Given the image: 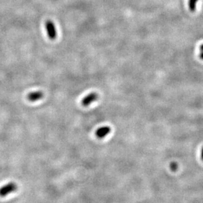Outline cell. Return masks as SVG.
I'll use <instances>...</instances> for the list:
<instances>
[{
  "instance_id": "cell-1",
  "label": "cell",
  "mask_w": 203,
  "mask_h": 203,
  "mask_svg": "<svg viewBox=\"0 0 203 203\" xmlns=\"http://www.w3.org/2000/svg\"><path fill=\"white\" fill-rule=\"evenodd\" d=\"M17 186L15 183H9L0 188V197H6L9 194L17 190Z\"/></svg>"
},
{
  "instance_id": "cell-2",
  "label": "cell",
  "mask_w": 203,
  "mask_h": 203,
  "mask_svg": "<svg viewBox=\"0 0 203 203\" xmlns=\"http://www.w3.org/2000/svg\"><path fill=\"white\" fill-rule=\"evenodd\" d=\"M46 29L50 40H55L57 37V31L54 23L52 21L48 20L46 22Z\"/></svg>"
},
{
  "instance_id": "cell-3",
  "label": "cell",
  "mask_w": 203,
  "mask_h": 203,
  "mask_svg": "<svg viewBox=\"0 0 203 203\" xmlns=\"http://www.w3.org/2000/svg\"><path fill=\"white\" fill-rule=\"evenodd\" d=\"M98 98V94L95 93V92H92V93L88 94L87 96H85V98L83 99L82 102H81V104H82L83 106L87 107L89 106L90 104H91L92 102H94V101H96Z\"/></svg>"
},
{
  "instance_id": "cell-4",
  "label": "cell",
  "mask_w": 203,
  "mask_h": 203,
  "mask_svg": "<svg viewBox=\"0 0 203 203\" xmlns=\"http://www.w3.org/2000/svg\"><path fill=\"white\" fill-rule=\"evenodd\" d=\"M111 131V128L108 126H104L97 129L96 131V136L98 138H103L107 136Z\"/></svg>"
},
{
  "instance_id": "cell-5",
  "label": "cell",
  "mask_w": 203,
  "mask_h": 203,
  "mask_svg": "<svg viewBox=\"0 0 203 203\" xmlns=\"http://www.w3.org/2000/svg\"><path fill=\"white\" fill-rule=\"evenodd\" d=\"M44 94L41 91H36L30 92L27 95L28 100L30 102H36L43 98Z\"/></svg>"
},
{
  "instance_id": "cell-6",
  "label": "cell",
  "mask_w": 203,
  "mask_h": 203,
  "mask_svg": "<svg viewBox=\"0 0 203 203\" xmlns=\"http://www.w3.org/2000/svg\"><path fill=\"white\" fill-rule=\"evenodd\" d=\"M198 1V0H189V8L191 11H195L196 9H197V4Z\"/></svg>"
},
{
  "instance_id": "cell-7",
  "label": "cell",
  "mask_w": 203,
  "mask_h": 203,
  "mask_svg": "<svg viewBox=\"0 0 203 203\" xmlns=\"http://www.w3.org/2000/svg\"><path fill=\"white\" fill-rule=\"evenodd\" d=\"M177 167H178V165L176 162H172L171 164H170V167L173 171H175L176 169H177Z\"/></svg>"
},
{
  "instance_id": "cell-8",
  "label": "cell",
  "mask_w": 203,
  "mask_h": 203,
  "mask_svg": "<svg viewBox=\"0 0 203 203\" xmlns=\"http://www.w3.org/2000/svg\"><path fill=\"white\" fill-rule=\"evenodd\" d=\"M199 57H200V58L202 59L203 60V52H201L200 53V54H199Z\"/></svg>"
},
{
  "instance_id": "cell-9",
  "label": "cell",
  "mask_w": 203,
  "mask_h": 203,
  "mask_svg": "<svg viewBox=\"0 0 203 203\" xmlns=\"http://www.w3.org/2000/svg\"><path fill=\"white\" fill-rule=\"evenodd\" d=\"M200 50L201 51V52H203V44L200 46Z\"/></svg>"
},
{
  "instance_id": "cell-10",
  "label": "cell",
  "mask_w": 203,
  "mask_h": 203,
  "mask_svg": "<svg viewBox=\"0 0 203 203\" xmlns=\"http://www.w3.org/2000/svg\"><path fill=\"white\" fill-rule=\"evenodd\" d=\"M201 156H202V159L203 160V147L202 149V152H201Z\"/></svg>"
}]
</instances>
